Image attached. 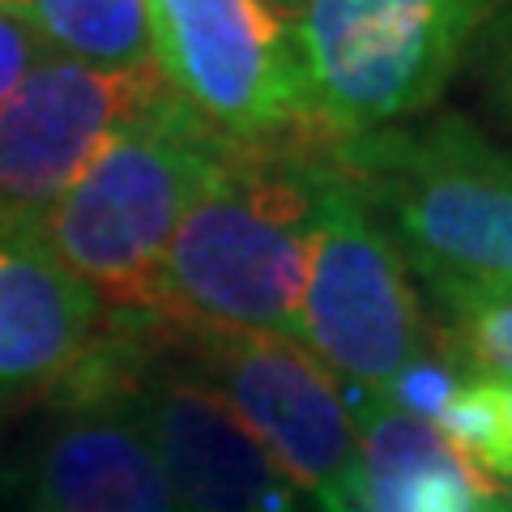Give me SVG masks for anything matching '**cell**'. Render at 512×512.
<instances>
[{
    "label": "cell",
    "mask_w": 512,
    "mask_h": 512,
    "mask_svg": "<svg viewBox=\"0 0 512 512\" xmlns=\"http://www.w3.org/2000/svg\"><path fill=\"white\" fill-rule=\"evenodd\" d=\"M495 9L500 13H495V35H491V82L504 107L512 111V0H500Z\"/></svg>",
    "instance_id": "cell-18"
},
{
    "label": "cell",
    "mask_w": 512,
    "mask_h": 512,
    "mask_svg": "<svg viewBox=\"0 0 512 512\" xmlns=\"http://www.w3.org/2000/svg\"><path fill=\"white\" fill-rule=\"evenodd\" d=\"M500 500H504V508L512 512V474L504 478V487H500Z\"/></svg>",
    "instance_id": "cell-20"
},
{
    "label": "cell",
    "mask_w": 512,
    "mask_h": 512,
    "mask_svg": "<svg viewBox=\"0 0 512 512\" xmlns=\"http://www.w3.org/2000/svg\"><path fill=\"white\" fill-rule=\"evenodd\" d=\"M22 512H47V508H43V504H35V500H30V504H26Z\"/></svg>",
    "instance_id": "cell-21"
},
{
    "label": "cell",
    "mask_w": 512,
    "mask_h": 512,
    "mask_svg": "<svg viewBox=\"0 0 512 512\" xmlns=\"http://www.w3.org/2000/svg\"><path fill=\"white\" fill-rule=\"evenodd\" d=\"M338 154L431 282L512 291V158L461 124L367 133Z\"/></svg>",
    "instance_id": "cell-3"
},
{
    "label": "cell",
    "mask_w": 512,
    "mask_h": 512,
    "mask_svg": "<svg viewBox=\"0 0 512 512\" xmlns=\"http://www.w3.org/2000/svg\"><path fill=\"white\" fill-rule=\"evenodd\" d=\"M171 94L158 64L90 69L43 56L0 107V227H39L107 141Z\"/></svg>",
    "instance_id": "cell-7"
},
{
    "label": "cell",
    "mask_w": 512,
    "mask_h": 512,
    "mask_svg": "<svg viewBox=\"0 0 512 512\" xmlns=\"http://www.w3.org/2000/svg\"><path fill=\"white\" fill-rule=\"evenodd\" d=\"M333 167L227 150L171 235L154 316L180 333L295 338Z\"/></svg>",
    "instance_id": "cell-1"
},
{
    "label": "cell",
    "mask_w": 512,
    "mask_h": 512,
    "mask_svg": "<svg viewBox=\"0 0 512 512\" xmlns=\"http://www.w3.org/2000/svg\"><path fill=\"white\" fill-rule=\"evenodd\" d=\"M500 0H308L295 22L312 124L367 137L440 94Z\"/></svg>",
    "instance_id": "cell-4"
},
{
    "label": "cell",
    "mask_w": 512,
    "mask_h": 512,
    "mask_svg": "<svg viewBox=\"0 0 512 512\" xmlns=\"http://www.w3.org/2000/svg\"><path fill=\"white\" fill-rule=\"evenodd\" d=\"M453 312V333L478 376L512 380V291L504 286H466L431 282Z\"/></svg>",
    "instance_id": "cell-15"
},
{
    "label": "cell",
    "mask_w": 512,
    "mask_h": 512,
    "mask_svg": "<svg viewBox=\"0 0 512 512\" xmlns=\"http://www.w3.org/2000/svg\"><path fill=\"white\" fill-rule=\"evenodd\" d=\"M436 427L487 478L504 483L512 474V406L500 376H466Z\"/></svg>",
    "instance_id": "cell-14"
},
{
    "label": "cell",
    "mask_w": 512,
    "mask_h": 512,
    "mask_svg": "<svg viewBox=\"0 0 512 512\" xmlns=\"http://www.w3.org/2000/svg\"><path fill=\"white\" fill-rule=\"evenodd\" d=\"M256 5L269 9V13H278V18H286V22H299V13H303L308 0H256Z\"/></svg>",
    "instance_id": "cell-19"
},
{
    "label": "cell",
    "mask_w": 512,
    "mask_h": 512,
    "mask_svg": "<svg viewBox=\"0 0 512 512\" xmlns=\"http://www.w3.org/2000/svg\"><path fill=\"white\" fill-rule=\"evenodd\" d=\"M30 26L64 60L90 69H146L154 64L150 0H22Z\"/></svg>",
    "instance_id": "cell-13"
},
{
    "label": "cell",
    "mask_w": 512,
    "mask_h": 512,
    "mask_svg": "<svg viewBox=\"0 0 512 512\" xmlns=\"http://www.w3.org/2000/svg\"><path fill=\"white\" fill-rule=\"evenodd\" d=\"M504 393H508V406H512V380H504Z\"/></svg>",
    "instance_id": "cell-22"
},
{
    "label": "cell",
    "mask_w": 512,
    "mask_h": 512,
    "mask_svg": "<svg viewBox=\"0 0 512 512\" xmlns=\"http://www.w3.org/2000/svg\"><path fill=\"white\" fill-rule=\"evenodd\" d=\"M295 342L329 372L346 376L355 393H384L423 355L419 295L402 252L338 167L320 205Z\"/></svg>",
    "instance_id": "cell-5"
},
{
    "label": "cell",
    "mask_w": 512,
    "mask_h": 512,
    "mask_svg": "<svg viewBox=\"0 0 512 512\" xmlns=\"http://www.w3.org/2000/svg\"><path fill=\"white\" fill-rule=\"evenodd\" d=\"M461 380H466V376H457L453 363H444L440 355H427V350H423V355L414 359L406 372L397 376L384 393H376V397H384V402L397 406V410L414 414V419L436 423L444 414V406L453 402V393L461 389Z\"/></svg>",
    "instance_id": "cell-16"
},
{
    "label": "cell",
    "mask_w": 512,
    "mask_h": 512,
    "mask_svg": "<svg viewBox=\"0 0 512 512\" xmlns=\"http://www.w3.org/2000/svg\"><path fill=\"white\" fill-rule=\"evenodd\" d=\"M30 500L47 512H180L133 406L64 414L35 448Z\"/></svg>",
    "instance_id": "cell-12"
},
{
    "label": "cell",
    "mask_w": 512,
    "mask_h": 512,
    "mask_svg": "<svg viewBox=\"0 0 512 512\" xmlns=\"http://www.w3.org/2000/svg\"><path fill=\"white\" fill-rule=\"evenodd\" d=\"M205 380L235 406L295 491L329 504L359 466V427L333 372L278 333H188Z\"/></svg>",
    "instance_id": "cell-8"
},
{
    "label": "cell",
    "mask_w": 512,
    "mask_h": 512,
    "mask_svg": "<svg viewBox=\"0 0 512 512\" xmlns=\"http://www.w3.org/2000/svg\"><path fill=\"white\" fill-rule=\"evenodd\" d=\"M107 308L30 227H0V397L47 393L86 355Z\"/></svg>",
    "instance_id": "cell-11"
},
{
    "label": "cell",
    "mask_w": 512,
    "mask_h": 512,
    "mask_svg": "<svg viewBox=\"0 0 512 512\" xmlns=\"http://www.w3.org/2000/svg\"><path fill=\"white\" fill-rule=\"evenodd\" d=\"M180 512H299L295 483L218 384L188 367H150L133 397Z\"/></svg>",
    "instance_id": "cell-9"
},
{
    "label": "cell",
    "mask_w": 512,
    "mask_h": 512,
    "mask_svg": "<svg viewBox=\"0 0 512 512\" xmlns=\"http://www.w3.org/2000/svg\"><path fill=\"white\" fill-rule=\"evenodd\" d=\"M359 466L325 512H508L500 487L470 466L444 431L389 406L376 393H355Z\"/></svg>",
    "instance_id": "cell-10"
},
{
    "label": "cell",
    "mask_w": 512,
    "mask_h": 512,
    "mask_svg": "<svg viewBox=\"0 0 512 512\" xmlns=\"http://www.w3.org/2000/svg\"><path fill=\"white\" fill-rule=\"evenodd\" d=\"M231 141L167 94L107 141L77 184L39 218L47 252L111 312H154L171 235L214 180Z\"/></svg>",
    "instance_id": "cell-2"
},
{
    "label": "cell",
    "mask_w": 512,
    "mask_h": 512,
    "mask_svg": "<svg viewBox=\"0 0 512 512\" xmlns=\"http://www.w3.org/2000/svg\"><path fill=\"white\" fill-rule=\"evenodd\" d=\"M154 64L231 146L312 124V90L295 22L256 0H150Z\"/></svg>",
    "instance_id": "cell-6"
},
{
    "label": "cell",
    "mask_w": 512,
    "mask_h": 512,
    "mask_svg": "<svg viewBox=\"0 0 512 512\" xmlns=\"http://www.w3.org/2000/svg\"><path fill=\"white\" fill-rule=\"evenodd\" d=\"M47 43L30 26L22 0H0V107L13 99V90L26 82V73L43 60Z\"/></svg>",
    "instance_id": "cell-17"
}]
</instances>
